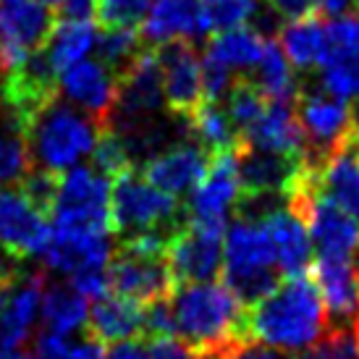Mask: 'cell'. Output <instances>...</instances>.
Returning a JSON list of instances; mask_svg holds the SVG:
<instances>
[{"instance_id": "1", "label": "cell", "mask_w": 359, "mask_h": 359, "mask_svg": "<svg viewBox=\"0 0 359 359\" xmlns=\"http://www.w3.org/2000/svg\"><path fill=\"white\" fill-rule=\"evenodd\" d=\"M328 328V312L307 270L283 276L265 299L244 309V333L283 351L307 349Z\"/></svg>"}, {"instance_id": "2", "label": "cell", "mask_w": 359, "mask_h": 359, "mask_svg": "<svg viewBox=\"0 0 359 359\" xmlns=\"http://www.w3.org/2000/svg\"><path fill=\"white\" fill-rule=\"evenodd\" d=\"M173 333L200 357L220 354L244 333V304L226 283H181L170 294Z\"/></svg>"}, {"instance_id": "3", "label": "cell", "mask_w": 359, "mask_h": 359, "mask_svg": "<svg viewBox=\"0 0 359 359\" xmlns=\"http://www.w3.org/2000/svg\"><path fill=\"white\" fill-rule=\"evenodd\" d=\"M19 129L27 137L32 163L55 173H63L87 158L100 134V126L84 110L60 100L58 95L40 102L21 121Z\"/></svg>"}, {"instance_id": "4", "label": "cell", "mask_w": 359, "mask_h": 359, "mask_svg": "<svg viewBox=\"0 0 359 359\" xmlns=\"http://www.w3.org/2000/svg\"><path fill=\"white\" fill-rule=\"evenodd\" d=\"M223 283L247 307H255L280 283V270L265 226L236 218L223 233Z\"/></svg>"}, {"instance_id": "5", "label": "cell", "mask_w": 359, "mask_h": 359, "mask_svg": "<svg viewBox=\"0 0 359 359\" xmlns=\"http://www.w3.org/2000/svg\"><path fill=\"white\" fill-rule=\"evenodd\" d=\"M48 215L55 233H110V179L92 165H71L60 173Z\"/></svg>"}, {"instance_id": "6", "label": "cell", "mask_w": 359, "mask_h": 359, "mask_svg": "<svg viewBox=\"0 0 359 359\" xmlns=\"http://www.w3.org/2000/svg\"><path fill=\"white\" fill-rule=\"evenodd\" d=\"M297 113L304 129V163L320 170L336 152L349 150L351 144V108L346 100L325 92L323 87L299 84Z\"/></svg>"}, {"instance_id": "7", "label": "cell", "mask_w": 359, "mask_h": 359, "mask_svg": "<svg viewBox=\"0 0 359 359\" xmlns=\"http://www.w3.org/2000/svg\"><path fill=\"white\" fill-rule=\"evenodd\" d=\"M110 215L113 231H118L121 236L152 229L173 231L181 226L179 200L152 187L134 168L118 173L110 184Z\"/></svg>"}, {"instance_id": "8", "label": "cell", "mask_w": 359, "mask_h": 359, "mask_svg": "<svg viewBox=\"0 0 359 359\" xmlns=\"http://www.w3.org/2000/svg\"><path fill=\"white\" fill-rule=\"evenodd\" d=\"M223 233L226 226L184 220L165 244V262L170 276L181 283L215 280L223 268Z\"/></svg>"}, {"instance_id": "9", "label": "cell", "mask_w": 359, "mask_h": 359, "mask_svg": "<svg viewBox=\"0 0 359 359\" xmlns=\"http://www.w3.org/2000/svg\"><path fill=\"white\" fill-rule=\"evenodd\" d=\"M163 105V74L158 50H140L118 74L116 102L110 110L108 129H126L131 123L158 116Z\"/></svg>"}, {"instance_id": "10", "label": "cell", "mask_w": 359, "mask_h": 359, "mask_svg": "<svg viewBox=\"0 0 359 359\" xmlns=\"http://www.w3.org/2000/svg\"><path fill=\"white\" fill-rule=\"evenodd\" d=\"M53 27L50 6L40 0H0V74L3 79L37 50Z\"/></svg>"}, {"instance_id": "11", "label": "cell", "mask_w": 359, "mask_h": 359, "mask_svg": "<svg viewBox=\"0 0 359 359\" xmlns=\"http://www.w3.org/2000/svg\"><path fill=\"white\" fill-rule=\"evenodd\" d=\"M163 74V100L176 118H189L191 110L205 100L202 60L189 40H170L155 45Z\"/></svg>"}, {"instance_id": "12", "label": "cell", "mask_w": 359, "mask_h": 359, "mask_svg": "<svg viewBox=\"0 0 359 359\" xmlns=\"http://www.w3.org/2000/svg\"><path fill=\"white\" fill-rule=\"evenodd\" d=\"M50 236L48 215L34 208L24 191L16 187H0V244L13 257H40Z\"/></svg>"}, {"instance_id": "13", "label": "cell", "mask_w": 359, "mask_h": 359, "mask_svg": "<svg viewBox=\"0 0 359 359\" xmlns=\"http://www.w3.org/2000/svg\"><path fill=\"white\" fill-rule=\"evenodd\" d=\"M236 168H239V187L244 194H280L286 200L291 187L307 170V163L302 155L259 150L239 140Z\"/></svg>"}, {"instance_id": "14", "label": "cell", "mask_w": 359, "mask_h": 359, "mask_svg": "<svg viewBox=\"0 0 359 359\" xmlns=\"http://www.w3.org/2000/svg\"><path fill=\"white\" fill-rule=\"evenodd\" d=\"M63 100L84 110L100 129L108 126L110 110L116 102V90H118V76L100 63L97 58H81L71 63L69 69L58 74Z\"/></svg>"}, {"instance_id": "15", "label": "cell", "mask_w": 359, "mask_h": 359, "mask_svg": "<svg viewBox=\"0 0 359 359\" xmlns=\"http://www.w3.org/2000/svg\"><path fill=\"white\" fill-rule=\"evenodd\" d=\"M239 194L241 187L239 168H236V147L215 152L210 158V168L205 173V179L194 187V194L187 205V220L226 226V215L236 205Z\"/></svg>"}, {"instance_id": "16", "label": "cell", "mask_w": 359, "mask_h": 359, "mask_svg": "<svg viewBox=\"0 0 359 359\" xmlns=\"http://www.w3.org/2000/svg\"><path fill=\"white\" fill-rule=\"evenodd\" d=\"M108 283L110 291L137 299L142 304L165 299L176 289V280L170 276L165 255L144 257V255H131L123 250L118 252V257L108 262Z\"/></svg>"}, {"instance_id": "17", "label": "cell", "mask_w": 359, "mask_h": 359, "mask_svg": "<svg viewBox=\"0 0 359 359\" xmlns=\"http://www.w3.org/2000/svg\"><path fill=\"white\" fill-rule=\"evenodd\" d=\"M210 155L200 142H181L170 144L158 155L144 160L142 176L160 191H168L173 197H181L191 191L210 168Z\"/></svg>"}, {"instance_id": "18", "label": "cell", "mask_w": 359, "mask_h": 359, "mask_svg": "<svg viewBox=\"0 0 359 359\" xmlns=\"http://www.w3.org/2000/svg\"><path fill=\"white\" fill-rule=\"evenodd\" d=\"M45 278L40 273H21L0 289V346L21 349L32 336L40 315Z\"/></svg>"}, {"instance_id": "19", "label": "cell", "mask_w": 359, "mask_h": 359, "mask_svg": "<svg viewBox=\"0 0 359 359\" xmlns=\"http://www.w3.org/2000/svg\"><path fill=\"white\" fill-rule=\"evenodd\" d=\"M309 276L318 286L330 325H346L359 312V273L349 257L320 255L309 262Z\"/></svg>"}, {"instance_id": "20", "label": "cell", "mask_w": 359, "mask_h": 359, "mask_svg": "<svg viewBox=\"0 0 359 359\" xmlns=\"http://www.w3.org/2000/svg\"><path fill=\"white\" fill-rule=\"evenodd\" d=\"M142 37L150 45H163L170 40H205L210 37L205 3L202 0H152L142 19Z\"/></svg>"}, {"instance_id": "21", "label": "cell", "mask_w": 359, "mask_h": 359, "mask_svg": "<svg viewBox=\"0 0 359 359\" xmlns=\"http://www.w3.org/2000/svg\"><path fill=\"white\" fill-rule=\"evenodd\" d=\"M45 268L74 276L79 270H102L113 259L110 233H55L40 255Z\"/></svg>"}, {"instance_id": "22", "label": "cell", "mask_w": 359, "mask_h": 359, "mask_svg": "<svg viewBox=\"0 0 359 359\" xmlns=\"http://www.w3.org/2000/svg\"><path fill=\"white\" fill-rule=\"evenodd\" d=\"M241 142L283 155H304V129L291 100H268L262 116L241 131Z\"/></svg>"}, {"instance_id": "23", "label": "cell", "mask_w": 359, "mask_h": 359, "mask_svg": "<svg viewBox=\"0 0 359 359\" xmlns=\"http://www.w3.org/2000/svg\"><path fill=\"white\" fill-rule=\"evenodd\" d=\"M84 328L102 344L137 339L140 333H144V304L129 297H121L116 291H108L95 299Z\"/></svg>"}, {"instance_id": "24", "label": "cell", "mask_w": 359, "mask_h": 359, "mask_svg": "<svg viewBox=\"0 0 359 359\" xmlns=\"http://www.w3.org/2000/svg\"><path fill=\"white\" fill-rule=\"evenodd\" d=\"M259 223L268 231L273 252H276V262H278V270L283 276L309 268V262H312V241H309L304 223L289 208H276Z\"/></svg>"}, {"instance_id": "25", "label": "cell", "mask_w": 359, "mask_h": 359, "mask_svg": "<svg viewBox=\"0 0 359 359\" xmlns=\"http://www.w3.org/2000/svg\"><path fill=\"white\" fill-rule=\"evenodd\" d=\"M95 37H97V29L90 19H60L53 21L50 32L42 42V50L55 74H60L71 63L87 58L95 50Z\"/></svg>"}, {"instance_id": "26", "label": "cell", "mask_w": 359, "mask_h": 359, "mask_svg": "<svg viewBox=\"0 0 359 359\" xmlns=\"http://www.w3.org/2000/svg\"><path fill=\"white\" fill-rule=\"evenodd\" d=\"M40 315L45 330L69 336L87 325L90 299L79 294L71 283H50L42 289Z\"/></svg>"}, {"instance_id": "27", "label": "cell", "mask_w": 359, "mask_h": 359, "mask_svg": "<svg viewBox=\"0 0 359 359\" xmlns=\"http://www.w3.org/2000/svg\"><path fill=\"white\" fill-rule=\"evenodd\" d=\"M315 179L330 200L359 218V155L354 147L336 152L323 168L315 170Z\"/></svg>"}, {"instance_id": "28", "label": "cell", "mask_w": 359, "mask_h": 359, "mask_svg": "<svg viewBox=\"0 0 359 359\" xmlns=\"http://www.w3.org/2000/svg\"><path fill=\"white\" fill-rule=\"evenodd\" d=\"M280 48L299 71H312L325 60V21L315 16L280 27Z\"/></svg>"}, {"instance_id": "29", "label": "cell", "mask_w": 359, "mask_h": 359, "mask_svg": "<svg viewBox=\"0 0 359 359\" xmlns=\"http://www.w3.org/2000/svg\"><path fill=\"white\" fill-rule=\"evenodd\" d=\"M187 126L194 134V140L200 142L210 155L233 150L241 140L239 129L233 126L229 113L220 108L215 100H202L197 108L191 110V116L187 118Z\"/></svg>"}, {"instance_id": "30", "label": "cell", "mask_w": 359, "mask_h": 359, "mask_svg": "<svg viewBox=\"0 0 359 359\" xmlns=\"http://www.w3.org/2000/svg\"><path fill=\"white\" fill-rule=\"evenodd\" d=\"M257 81V87L268 100H297L299 92V81L291 71L286 53L280 48V42L276 37H268L262 42V55L257 60V76H252Z\"/></svg>"}, {"instance_id": "31", "label": "cell", "mask_w": 359, "mask_h": 359, "mask_svg": "<svg viewBox=\"0 0 359 359\" xmlns=\"http://www.w3.org/2000/svg\"><path fill=\"white\" fill-rule=\"evenodd\" d=\"M262 42H265V37H262L259 32L244 29V27L215 32V34L210 37L208 55L220 60V63L229 66L231 71L252 69V66H257L259 55H262Z\"/></svg>"}, {"instance_id": "32", "label": "cell", "mask_w": 359, "mask_h": 359, "mask_svg": "<svg viewBox=\"0 0 359 359\" xmlns=\"http://www.w3.org/2000/svg\"><path fill=\"white\" fill-rule=\"evenodd\" d=\"M32 168L34 163L27 137L13 121H8V126L0 129V187H19Z\"/></svg>"}, {"instance_id": "33", "label": "cell", "mask_w": 359, "mask_h": 359, "mask_svg": "<svg viewBox=\"0 0 359 359\" xmlns=\"http://www.w3.org/2000/svg\"><path fill=\"white\" fill-rule=\"evenodd\" d=\"M140 32L137 27H102L95 37L97 60L105 63L116 76L129 66V60L140 53Z\"/></svg>"}, {"instance_id": "34", "label": "cell", "mask_w": 359, "mask_h": 359, "mask_svg": "<svg viewBox=\"0 0 359 359\" xmlns=\"http://www.w3.org/2000/svg\"><path fill=\"white\" fill-rule=\"evenodd\" d=\"M226 97H229V118L233 121V126L239 129V134L247 126H252L255 121L262 116V110L268 105V97L262 95V90L257 87V81L247 76V74H241V76H233L231 81L229 92H226Z\"/></svg>"}, {"instance_id": "35", "label": "cell", "mask_w": 359, "mask_h": 359, "mask_svg": "<svg viewBox=\"0 0 359 359\" xmlns=\"http://www.w3.org/2000/svg\"><path fill=\"white\" fill-rule=\"evenodd\" d=\"M92 158V168L100 170L102 176H108L110 181L116 179L118 173L134 168V160H131V152L126 147V142L118 131L113 129H100L97 140H95V147L90 152Z\"/></svg>"}, {"instance_id": "36", "label": "cell", "mask_w": 359, "mask_h": 359, "mask_svg": "<svg viewBox=\"0 0 359 359\" xmlns=\"http://www.w3.org/2000/svg\"><path fill=\"white\" fill-rule=\"evenodd\" d=\"M320 87L341 100L359 97V55H341L323 63Z\"/></svg>"}, {"instance_id": "37", "label": "cell", "mask_w": 359, "mask_h": 359, "mask_svg": "<svg viewBox=\"0 0 359 359\" xmlns=\"http://www.w3.org/2000/svg\"><path fill=\"white\" fill-rule=\"evenodd\" d=\"M297 359H359L357 336L349 325H330L315 344L302 349Z\"/></svg>"}, {"instance_id": "38", "label": "cell", "mask_w": 359, "mask_h": 359, "mask_svg": "<svg viewBox=\"0 0 359 359\" xmlns=\"http://www.w3.org/2000/svg\"><path fill=\"white\" fill-rule=\"evenodd\" d=\"M202 3H205V19H208L210 34L244 27L257 8L255 0H202Z\"/></svg>"}, {"instance_id": "39", "label": "cell", "mask_w": 359, "mask_h": 359, "mask_svg": "<svg viewBox=\"0 0 359 359\" xmlns=\"http://www.w3.org/2000/svg\"><path fill=\"white\" fill-rule=\"evenodd\" d=\"M341 55H359V13H341L325 24V60Z\"/></svg>"}, {"instance_id": "40", "label": "cell", "mask_w": 359, "mask_h": 359, "mask_svg": "<svg viewBox=\"0 0 359 359\" xmlns=\"http://www.w3.org/2000/svg\"><path fill=\"white\" fill-rule=\"evenodd\" d=\"M152 0H97L95 16L102 27H137Z\"/></svg>"}, {"instance_id": "41", "label": "cell", "mask_w": 359, "mask_h": 359, "mask_svg": "<svg viewBox=\"0 0 359 359\" xmlns=\"http://www.w3.org/2000/svg\"><path fill=\"white\" fill-rule=\"evenodd\" d=\"M223 359H291L289 351L278 349V346H270L265 341L252 339L247 333H241L231 341L226 349L220 351Z\"/></svg>"}, {"instance_id": "42", "label": "cell", "mask_w": 359, "mask_h": 359, "mask_svg": "<svg viewBox=\"0 0 359 359\" xmlns=\"http://www.w3.org/2000/svg\"><path fill=\"white\" fill-rule=\"evenodd\" d=\"M231 81H233V71L205 53V58H202V92H205V100L218 102L220 97H226Z\"/></svg>"}, {"instance_id": "43", "label": "cell", "mask_w": 359, "mask_h": 359, "mask_svg": "<svg viewBox=\"0 0 359 359\" xmlns=\"http://www.w3.org/2000/svg\"><path fill=\"white\" fill-rule=\"evenodd\" d=\"M150 359H202L189 344H184L179 336H150L144 341Z\"/></svg>"}, {"instance_id": "44", "label": "cell", "mask_w": 359, "mask_h": 359, "mask_svg": "<svg viewBox=\"0 0 359 359\" xmlns=\"http://www.w3.org/2000/svg\"><path fill=\"white\" fill-rule=\"evenodd\" d=\"M69 283L79 291V294H84L87 299H97V297H102V294H108V291H110L108 268H102V270H79V273L69 276Z\"/></svg>"}, {"instance_id": "45", "label": "cell", "mask_w": 359, "mask_h": 359, "mask_svg": "<svg viewBox=\"0 0 359 359\" xmlns=\"http://www.w3.org/2000/svg\"><path fill=\"white\" fill-rule=\"evenodd\" d=\"M34 357L37 359H71V341L63 333L42 330L34 344Z\"/></svg>"}, {"instance_id": "46", "label": "cell", "mask_w": 359, "mask_h": 359, "mask_svg": "<svg viewBox=\"0 0 359 359\" xmlns=\"http://www.w3.org/2000/svg\"><path fill=\"white\" fill-rule=\"evenodd\" d=\"M268 6L286 21L307 19L320 13V0H268Z\"/></svg>"}, {"instance_id": "47", "label": "cell", "mask_w": 359, "mask_h": 359, "mask_svg": "<svg viewBox=\"0 0 359 359\" xmlns=\"http://www.w3.org/2000/svg\"><path fill=\"white\" fill-rule=\"evenodd\" d=\"M105 359H150L147 344L140 339H123L113 341V346L105 349Z\"/></svg>"}, {"instance_id": "48", "label": "cell", "mask_w": 359, "mask_h": 359, "mask_svg": "<svg viewBox=\"0 0 359 359\" xmlns=\"http://www.w3.org/2000/svg\"><path fill=\"white\" fill-rule=\"evenodd\" d=\"M105 349H108V344H102L100 339L87 333L81 341L71 344V359H105Z\"/></svg>"}, {"instance_id": "49", "label": "cell", "mask_w": 359, "mask_h": 359, "mask_svg": "<svg viewBox=\"0 0 359 359\" xmlns=\"http://www.w3.org/2000/svg\"><path fill=\"white\" fill-rule=\"evenodd\" d=\"M97 0H58L55 8L63 19H92Z\"/></svg>"}, {"instance_id": "50", "label": "cell", "mask_w": 359, "mask_h": 359, "mask_svg": "<svg viewBox=\"0 0 359 359\" xmlns=\"http://www.w3.org/2000/svg\"><path fill=\"white\" fill-rule=\"evenodd\" d=\"M19 276V265H16V257L11 255L3 244H0V289Z\"/></svg>"}, {"instance_id": "51", "label": "cell", "mask_w": 359, "mask_h": 359, "mask_svg": "<svg viewBox=\"0 0 359 359\" xmlns=\"http://www.w3.org/2000/svg\"><path fill=\"white\" fill-rule=\"evenodd\" d=\"M351 8V0H320V13L325 16H341Z\"/></svg>"}, {"instance_id": "52", "label": "cell", "mask_w": 359, "mask_h": 359, "mask_svg": "<svg viewBox=\"0 0 359 359\" xmlns=\"http://www.w3.org/2000/svg\"><path fill=\"white\" fill-rule=\"evenodd\" d=\"M351 144L359 150V100L357 105H351Z\"/></svg>"}, {"instance_id": "53", "label": "cell", "mask_w": 359, "mask_h": 359, "mask_svg": "<svg viewBox=\"0 0 359 359\" xmlns=\"http://www.w3.org/2000/svg\"><path fill=\"white\" fill-rule=\"evenodd\" d=\"M0 359H29V354H24L21 349H8V346H0Z\"/></svg>"}, {"instance_id": "54", "label": "cell", "mask_w": 359, "mask_h": 359, "mask_svg": "<svg viewBox=\"0 0 359 359\" xmlns=\"http://www.w3.org/2000/svg\"><path fill=\"white\" fill-rule=\"evenodd\" d=\"M354 320H357V325H354V336H357V344H359V312H357V318Z\"/></svg>"}, {"instance_id": "55", "label": "cell", "mask_w": 359, "mask_h": 359, "mask_svg": "<svg viewBox=\"0 0 359 359\" xmlns=\"http://www.w3.org/2000/svg\"><path fill=\"white\" fill-rule=\"evenodd\" d=\"M202 359H223V357H220V354H205Z\"/></svg>"}, {"instance_id": "56", "label": "cell", "mask_w": 359, "mask_h": 359, "mask_svg": "<svg viewBox=\"0 0 359 359\" xmlns=\"http://www.w3.org/2000/svg\"><path fill=\"white\" fill-rule=\"evenodd\" d=\"M357 155H359V150H357Z\"/></svg>"}]
</instances>
